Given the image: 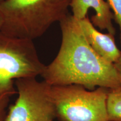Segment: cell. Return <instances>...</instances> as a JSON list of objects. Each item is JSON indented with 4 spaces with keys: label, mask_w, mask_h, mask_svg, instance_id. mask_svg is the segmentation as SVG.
Returning <instances> with one entry per match:
<instances>
[{
    "label": "cell",
    "mask_w": 121,
    "mask_h": 121,
    "mask_svg": "<svg viewBox=\"0 0 121 121\" xmlns=\"http://www.w3.org/2000/svg\"><path fill=\"white\" fill-rule=\"evenodd\" d=\"M71 0H3L0 31L12 37L34 39L69 14Z\"/></svg>",
    "instance_id": "2"
},
{
    "label": "cell",
    "mask_w": 121,
    "mask_h": 121,
    "mask_svg": "<svg viewBox=\"0 0 121 121\" xmlns=\"http://www.w3.org/2000/svg\"><path fill=\"white\" fill-rule=\"evenodd\" d=\"M3 1V0H0V4H1V2H2ZM0 24H1V22H0Z\"/></svg>",
    "instance_id": "12"
},
{
    "label": "cell",
    "mask_w": 121,
    "mask_h": 121,
    "mask_svg": "<svg viewBox=\"0 0 121 121\" xmlns=\"http://www.w3.org/2000/svg\"><path fill=\"white\" fill-rule=\"evenodd\" d=\"M78 22L86 40L94 51L106 61L114 64L121 54L115 43L114 35L100 32L87 16Z\"/></svg>",
    "instance_id": "7"
},
{
    "label": "cell",
    "mask_w": 121,
    "mask_h": 121,
    "mask_svg": "<svg viewBox=\"0 0 121 121\" xmlns=\"http://www.w3.org/2000/svg\"><path fill=\"white\" fill-rule=\"evenodd\" d=\"M107 1L113 11L115 22L119 25L120 30L119 39L121 46V0H107Z\"/></svg>",
    "instance_id": "9"
},
{
    "label": "cell",
    "mask_w": 121,
    "mask_h": 121,
    "mask_svg": "<svg viewBox=\"0 0 121 121\" xmlns=\"http://www.w3.org/2000/svg\"><path fill=\"white\" fill-rule=\"evenodd\" d=\"M109 89L89 90L76 84L51 86L50 93L59 121H109Z\"/></svg>",
    "instance_id": "4"
},
{
    "label": "cell",
    "mask_w": 121,
    "mask_h": 121,
    "mask_svg": "<svg viewBox=\"0 0 121 121\" xmlns=\"http://www.w3.org/2000/svg\"><path fill=\"white\" fill-rule=\"evenodd\" d=\"M45 66L39 60L33 40L0 31V99L17 93L15 80L37 78Z\"/></svg>",
    "instance_id": "3"
},
{
    "label": "cell",
    "mask_w": 121,
    "mask_h": 121,
    "mask_svg": "<svg viewBox=\"0 0 121 121\" xmlns=\"http://www.w3.org/2000/svg\"><path fill=\"white\" fill-rule=\"evenodd\" d=\"M62 41L57 56L41 76L51 86L76 84L89 90L121 86L114 65L98 54L86 40L78 20L69 14L60 22Z\"/></svg>",
    "instance_id": "1"
},
{
    "label": "cell",
    "mask_w": 121,
    "mask_h": 121,
    "mask_svg": "<svg viewBox=\"0 0 121 121\" xmlns=\"http://www.w3.org/2000/svg\"><path fill=\"white\" fill-rule=\"evenodd\" d=\"M107 109L109 121H121V86L109 89Z\"/></svg>",
    "instance_id": "8"
},
{
    "label": "cell",
    "mask_w": 121,
    "mask_h": 121,
    "mask_svg": "<svg viewBox=\"0 0 121 121\" xmlns=\"http://www.w3.org/2000/svg\"><path fill=\"white\" fill-rule=\"evenodd\" d=\"M18 96L10 105L6 121H53L56 118L51 85L36 78L15 80Z\"/></svg>",
    "instance_id": "5"
},
{
    "label": "cell",
    "mask_w": 121,
    "mask_h": 121,
    "mask_svg": "<svg viewBox=\"0 0 121 121\" xmlns=\"http://www.w3.org/2000/svg\"><path fill=\"white\" fill-rule=\"evenodd\" d=\"M114 65L118 73L121 78V54L117 61L114 63Z\"/></svg>",
    "instance_id": "11"
},
{
    "label": "cell",
    "mask_w": 121,
    "mask_h": 121,
    "mask_svg": "<svg viewBox=\"0 0 121 121\" xmlns=\"http://www.w3.org/2000/svg\"><path fill=\"white\" fill-rule=\"evenodd\" d=\"M10 98V96H4L0 99V121H6Z\"/></svg>",
    "instance_id": "10"
},
{
    "label": "cell",
    "mask_w": 121,
    "mask_h": 121,
    "mask_svg": "<svg viewBox=\"0 0 121 121\" xmlns=\"http://www.w3.org/2000/svg\"><path fill=\"white\" fill-rule=\"evenodd\" d=\"M72 10L73 17L77 20L87 16L89 9H93L95 14L91 17L92 24L100 30H107L115 35L116 30L113 26L112 20L114 15L110 10L109 4L105 0H71L69 6Z\"/></svg>",
    "instance_id": "6"
}]
</instances>
